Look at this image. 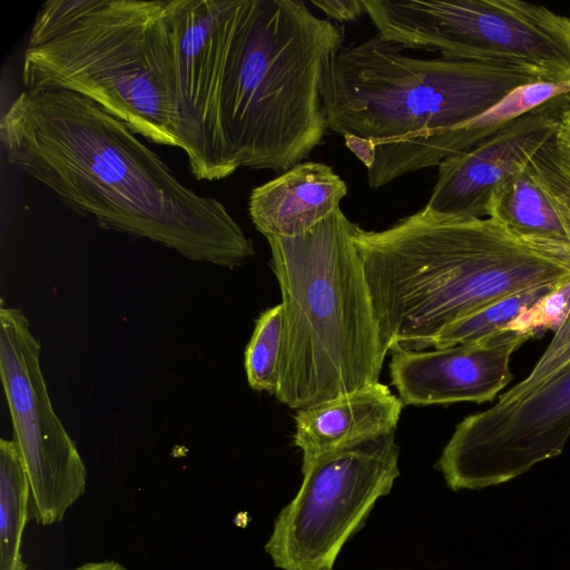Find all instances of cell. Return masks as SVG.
<instances>
[{
    "instance_id": "cell-1",
    "label": "cell",
    "mask_w": 570,
    "mask_h": 570,
    "mask_svg": "<svg viewBox=\"0 0 570 570\" xmlns=\"http://www.w3.org/2000/svg\"><path fill=\"white\" fill-rule=\"evenodd\" d=\"M9 164L100 227L227 268L255 254L218 199L183 184L122 120L63 89H26L1 116Z\"/></svg>"
},
{
    "instance_id": "cell-2",
    "label": "cell",
    "mask_w": 570,
    "mask_h": 570,
    "mask_svg": "<svg viewBox=\"0 0 570 570\" xmlns=\"http://www.w3.org/2000/svg\"><path fill=\"white\" fill-rule=\"evenodd\" d=\"M380 338L386 352L422 351L455 322L511 294L570 282V267L491 217L423 207L382 230L356 226Z\"/></svg>"
},
{
    "instance_id": "cell-3",
    "label": "cell",
    "mask_w": 570,
    "mask_h": 570,
    "mask_svg": "<svg viewBox=\"0 0 570 570\" xmlns=\"http://www.w3.org/2000/svg\"><path fill=\"white\" fill-rule=\"evenodd\" d=\"M538 81L549 80L525 66L416 57L376 32L332 56L322 98L327 129L374 144L375 189L439 166L444 135Z\"/></svg>"
},
{
    "instance_id": "cell-4",
    "label": "cell",
    "mask_w": 570,
    "mask_h": 570,
    "mask_svg": "<svg viewBox=\"0 0 570 570\" xmlns=\"http://www.w3.org/2000/svg\"><path fill=\"white\" fill-rule=\"evenodd\" d=\"M356 226L338 208L304 235L266 238L283 306L275 396L291 409L380 382L387 352L354 243Z\"/></svg>"
},
{
    "instance_id": "cell-5",
    "label": "cell",
    "mask_w": 570,
    "mask_h": 570,
    "mask_svg": "<svg viewBox=\"0 0 570 570\" xmlns=\"http://www.w3.org/2000/svg\"><path fill=\"white\" fill-rule=\"evenodd\" d=\"M342 28L303 0H242L222 91V121L239 167L283 174L321 144L326 66Z\"/></svg>"
},
{
    "instance_id": "cell-6",
    "label": "cell",
    "mask_w": 570,
    "mask_h": 570,
    "mask_svg": "<svg viewBox=\"0 0 570 570\" xmlns=\"http://www.w3.org/2000/svg\"><path fill=\"white\" fill-rule=\"evenodd\" d=\"M169 0H102L69 31L27 48L26 89L81 95L147 140L184 151Z\"/></svg>"
},
{
    "instance_id": "cell-7",
    "label": "cell",
    "mask_w": 570,
    "mask_h": 570,
    "mask_svg": "<svg viewBox=\"0 0 570 570\" xmlns=\"http://www.w3.org/2000/svg\"><path fill=\"white\" fill-rule=\"evenodd\" d=\"M377 33L404 50L507 62L570 80V18L520 0H364Z\"/></svg>"
},
{
    "instance_id": "cell-8",
    "label": "cell",
    "mask_w": 570,
    "mask_h": 570,
    "mask_svg": "<svg viewBox=\"0 0 570 570\" xmlns=\"http://www.w3.org/2000/svg\"><path fill=\"white\" fill-rule=\"evenodd\" d=\"M395 432L344 448L302 470L295 498L274 522L265 552L283 570H332L344 543L399 476Z\"/></svg>"
},
{
    "instance_id": "cell-9",
    "label": "cell",
    "mask_w": 570,
    "mask_h": 570,
    "mask_svg": "<svg viewBox=\"0 0 570 570\" xmlns=\"http://www.w3.org/2000/svg\"><path fill=\"white\" fill-rule=\"evenodd\" d=\"M41 346L17 307L0 306V375L13 442L28 476L31 509L41 525L60 522L86 491L87 469L55 413L40 366Z\"/></svg>"
},
{
    "instance_id": "cell-10",
    "label": "cell",
    "mask_w": 570,
    "mask_h": 570,
    "mask_svg": "<svg viewBox=\"0 0 570 570\" xmlns=\"http://www.w3.org/2000/svg\"><path fill=\"white\" fill-rule=\"evenodd\" d=\"M570 438V363L521 399L464 417L436 468L453 491L499 485L562 453Z\"/></svg>"
},
{
    "instance_id": "cell-11",
    "label": "cell",
    "mask_w": 570,
    "mask_h": 570,
    "mask_svg": "<svg viewBox=\"0 0 570 570\" xmlns=\"http://www.w3.org/2000/svg\"><path fill=\"white\" fill-rule=\"evenodd\" d=\"M242 0H169L180 136L191 175L219 180L239 168L222 121V91Z\"/></svg>"
},
{
    "instance_id": "cell-12",
    "label": "cell",
    "mask_w": 570,
    "mask_h": 570,
    "mask_svg": "<svg viewBox=\"0 0 570 570\" xmlns=\"http://www.w3.org/2000/svg\"><path fill=\"white\" fill-rule=\"evenodd\" d=\"M567 95L546 101L468 150L443 159L424 207L459 217H489L495 189L520 173L556 135Z\"/></svg>"
},
{
    "instance_id": "cell-13",
    "label": "cell",
    "mask_w": 570,
    "mask_h": 570,
    "mask_svg": "<svg viewBox=\"0 0 570 570\" xmlns=\"http://www.w3.org/2000/svg\"><path fill=\"white\" fill-rule=\"evenodd\" d=\"M534 335L533 327L512 325L472 344L395 351L391 383L406 405L490 402L513 379V352Z\"/></svg>"
},
{
    "instance_id": "cell-14",
    "label": "cell",
    "mask_w": 570,
    "mask_h": 570,
    "mask_svg": "<svg viewBox=\"0 0 570 570\" xmlns=\"http://www.w3.org/2000/svg\"><path fill=\"white\" fill-rule=\"evenodd\" d=\"M403 405L377 382L296 410L293 440L303 453L302 470L324 455L395 432Z\"/></svg>"
},
{
    "instance_id": "cell-15",
    "label": "cell",
    "mask_w": 570,
    "mask_h": 570,
    "mask_svg": "<svg viewBox=\"0 0 570 570\" xmlns=\"http://www.w3.org/2000/svg\"><path fill=\"white\" fill-rule=\"evenodd\" d=\"M346 194L345 180L331 166L302 161L255 187L248 213L266 238L297 237L338 209Z\"/></svg>"
},
{
    "instance_id": "cell-16",
    "label": "cell",
    "mask_w": 570,
    "mask_h": 570,
    "mask_svg": "<svg viewBox=\"0 0 570 570\" xmlns=\"http://www.w3.org/2000/svg\"><path fill=\"white\" fill-rule=\"evenodd\" d=\"M489 217L527 245L570 267V214L529 164L493 193Z\"/></svg>"
},
{
    "instance_id": "cell-17",
    "label": "cell",
    "mask_w": 570,
    "mask_h": 570,
    "mask_svg": "<svg viewBox=\"0 0 570 570\" xmlns=\"http://www.w3.org/2000/svg\"><path fill=\"white\" fill-rule=\"evenodd\" d=\"M31 500L30 485L13 440H0V570H27L21 543Z\"/></svg>"
},
{
    "instance_id": "cell-18",
    "label": "cell",
    "mask_w": 570,
    "mask_h": 570,
    "mask_svg": "<svg viewBox=\"0 0 570 570\" xmlns=\"http://www.w3.org/2000/svg\"><path fill=\"white\" fill-rule=\"evenodd\" d=\"M561 287L549 285L505 296L445 328L431 342L430 347L444 348L479 342L509 327Z\"/></svg>"
},
{
    "instance_id": "cell-19",
    "label": "cell",
    "mask_w": 570,
    "mask_h": 570,
    "mask_svg": "<svg viewBox=\"0 0 570 570\" xmlns=\"http://www.w3.org/2000/svg\"><path fill=\"white\" fill-rule=\"evenodd\" d=\"M283 337L282 304L264 311L245 350V372L248 385L261 392L276 394Z\"/></svg>"
},
{
    "instance_id": "cell-20",
    "label": "cell",
    "mask_w": 570,
    "mask_h": 570,
    "mask_svg": "<svg viewBox=\"0 0 570 570\" xmlns=\"http://www.w3.org/2000/svg\"><path fill=\"white\" fill-rule=\"evenodd\" d=\"M570 363V299L557 332L530 374L500 395L498 402L507 403L527 396Z\"/></svg>"
},
{
    "instance_id": "cell-21",
    "label": "cell",
    "mask_w": 570,
    "mask_h": 570,
    "mask_svg": "<svg viewBox=\"0 0 570 570\" xmlns=\"http://www.w3.org/2000/svg\"><path fill=\"white\" fill-rule=\"evenodd\" d=\"M102 0H48L32 26L28 48L41 47L69 31Z\"/></svg>"
},
{
    "instance_id": "cell-22",
    "label": "cell",
    "mask_w": 570,
    "mask_h": 570,
    "mask_svg": "<svg viewBox=\"0 0 570 570\" xmlns=\"http://www.w3.org/2000/svg\"><path fill=\"white\" fill-rule=\"evenodd\" d=\"M554 136L537 150L530 159V165L542 186L570 214V165L560 155Z\"/></svg>"
},
{
    "instance_id": "cell-23",
    "label": "cell",
    "mask_w": 570,
    "mask_h": 570,
    "mask_svg": "<svg viewBox=\"0 0 570 570\" xmlns=\"http://www.w3.org/2000/svg\"><path fill=\"white\" fill-rule=\"evenodd\" d=\"M313 6L325 13L328 20L348 22L366 14L364 0H313Z\"/></svg>"
},
{
    "instance_id": "cell-24",
    "label": "cell",
    "mask_w": 570,
    "mask_h": 570,
    "mask_svg": "<svg viewBox=\"0 0 570 570\" xmlns=\"http://www.w3.org/2000/svg\"><path fill=\"white\" fill-rule=\"evenodd\" d=\"M554 141L560 155L570 165V94L567 95L566 102L560 112Z\"/></svg>"
},
{
    "instance_id": "cell-25",
    "label": "cell",
    "mask_w": 570,
    "mask_h": 570,
    "mask_svg": "<svg viewBox=\"0 0 570 570\" xmlns=\"http://www.w3.org/2000/svg\"><path fill=\"white\" fill-rule=\"evenodd\" d=\"M343 138L345 145L357 156L367 169L374 159V144L371 140H364L354 136H345Z\"/></svg>"
},
{
    "instance_id": "cell-26",
    "label": "cell",
    "mask_w": 570,
    "mask_h": 570,
    "mask_svg": "<svg viewBox=\"0 0 570 570\" xmlns=\"http://www.w3.org/2000/svg\"><path fill=\"white\" fill-rule=\"evenodd\" d=\"M73 570H127L121 563L112 560L87 562Z\"/></svg>"
}]
</instances>
